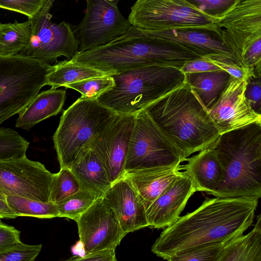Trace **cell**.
Returning <instances> with one entry per match:
<instances>
[{
	"mask_svg": "<svg viewBox=\"0 0 261 261\" xmlns=\"http://www.w3.org/2000/svg\"><path fill=\"white\" fill-rule=\"evenodd\" d=\"M258 199L206 198L195 211L179 217L161 232L151 251L167 260L186 250L227 243L253 222Z\"/></svg>",
	"mask_w": 261,
	"mask_h": 261,
	"instance_id": "6da1fadb",
	"label": "cell"
},
{
	"mask_svg": "<svg viewBox=\"0 0 261 261\" xmlns=\"http://www.w3.org/2000/svg\"><path fill=\"white\" fill-rule=\"evenodd\" d=\"M144 110L177 148L182 161L211 146L220 136L207 110L186 82Z\"/></svg>",
	"mask_w": 261,
	"mask_h": 261,
	"instance_id": "7a4b0ae2",
	"label": "cell"
},
{
	"mask_svg": "<svg viewBox=\"0 0 261 261\" xmlns=\"http://www.w3.org/2000/svg\"><path fill=\"white\" fill-rule=\"evenodd\" d=\"M199 58L180 47L156 41L147 30L132 27L103 46L77 52L69 61L111 75L148 66L180 69L186 63Z\"/></svg>",
	"mask_w": 261,
	"mask_h": 261,
	"instance_id": "3957f363",
	"label": "cell"
},
{
	"mask_svg": "<svg viewBox=\"0 0 261 261\" xmlns=\"http://www.w3.org/2000/svg\"><path fill=\"white\" fill-rule=\"evenodd\" d=\"M224 172L215 197L261 196V123L220 134L211 145Z\"/></svg>",
	"mask_w": 261,
	"mask_h": 261,
	"instance_id": "277c9868",
	"label": "cell"
},
{
	"mask_svg": "<svg viewBox=\"0 0 261 261\" xmlns=\"http://www.w3.org/2000/svg\"><path fill=\"white\" fill-rule=\"evenodd\" d=\"M114 86L97 98L118 114H137L186 83L180 69L148 66L111 75Z\"/></svg>",
	"mask_w": 261,
	"mask_h": 261,
	"instance_id": "5b68a950",
	"label": "cell"
},
{
	"mask_svg": "<svg viewBox=\"0 0 261 261\" xmlns=\"http://www.w3.org/2000/svg\"><path fill=\"white\" fill-rule=\"evenodd\" d=\"M117 113L96 99L79 98L65 110L53 135L60 169L68 168L88 150Z\"/></svg>",
	"mask_w": 261,
	"mask_h": 261,
	"instance_id": "8992f818",
	"label": "cell"
},
{
	"mask_svg": "<svg viewBox=\"0 0 261 261\" xmlns=\"http://www.w3.org/2000/svg\"><path fill=\"white\" fill-rule=\"evenodd\" d=\"M53 65L17 54L0 57V127L22 111L47 85Z\"/></svg>",
	"mask_w": 261,
	"mask_h": 261,
	"instance_id": "52a82bcc",
	"label": "cell"
},
{
	"mask_svg": "<svg viewBox=\"0 0 261 261\" xmlns=\"http://www.w3.org/2000/svg\"><path fill=\"white\" fill-rule=\"evenodd\" d=\"M128 19L137 29L149 30H201L214 32V19L188 0H139Z\"/></svg>",
	"mask_w": 261,
	"mask_h": 261,
	"instance_id": "ba28073f",
	"label": "cell"
},
{
	"mask_svg": "<svg viewBox=\"0 0 261 261\" xmlns=\"http://www.w3.org/2000/svg\"><path fill=\"white\" fill-rule=\"evenodd\" d=\"M183 162L175 146L144 109L136 114L124 164L129 171L179 166Z\"/></svg>",
	"mask_w": 261,
	"mask_h": 261,
	"instance_id": "9c48e42d",
	"label": "cell"
},
{
	"mask_svg": "<svg viewBox=\"0 0 261 261\" xmlns=\"http://www.w3.org/2000/svg\"><path fill=\"white\" fill-rule=\"evenodd\" d=\"M213 23L215 33L232 61L248 72L244 57L251 46L261 40V0H236Z\"/></svg>",
	"mask_w": 261,
	"mask_h": 261,
	"instance_id": "30bf717a",
	"label": "cell"
},
{
	"mask_svg": "<svg viewBox=\"0 0 261 261\" xmlns=\"http://www.w3.org/2000/svg\"><path fill=\"white\" fill-rule=\"evenodd\" d=\"M85 15L74 29L78 52L103 46L132 27L118 7V0H87Z\"/></svg>",
	"mask_w": 261,
	"mask_h": 261,
	"instance_id": "8fae6325",
	"label": "cell"
},
{
	"mask_svg": "<svg viewBox=\"0 0 261 261\" xmlns=\"http://www.w3.org/2000/svg\"><path fill=\"white\" fill-rule=\"evenodd\" d=\"M54 176L43 164L26 155L0 161V191L5 195L49 202Z\"/></svg>",
	"mask_w": 261,
	"mask_h": 261,
	"instance_id": "7c38bea8",
	"label": "cell"
},
{
	"mask_svg": "<svg viewBox=\"0 0 261 261\" xmlns=\"http://www.w3.org/2000/svg\"><path fill=\"white\" fill-rule=\"evenodd\" d=\"M49 12L29 19L32 35L28 47L19 54L50 64L64 56L70 61L78 52L79 45L73 27L63 21L53 23Z\"/></svg>",
	"mask_w": 261,
	"mask_h": 261,
	"instance_id": "4fadbf2b",
	"label": "cell"
},
{
	"mask_svg": "<svg viewBox=\"0 0 261 261\" xmlns=\"http://www.w3.org/2000/svg\"><path fill=\"white\" fill-rule=\"evenodd\" d=\"M136 116L117 113L91 144V148L101 160L112 184L124 175V164Z\"/></svg>",
	"mask_w": 261,
	"mask_h": 261,
	"instance_id": "5bb4252c",
	"label": "cell"
},
{
	"mask_svg": "<svg viewBox=\"0 0 261 261\" xmlns=\"http://www.w3.org/2000/svg\"><path fill=\"white\" fill-rule=\"evenodd\" d=\"M75 221L85 254L116 249L125 236L101 198L97 199Z\"/></svg>",
	"mask_w": 261,
	"mask_h": 261,
	"instance_id": "9a60e30c",
	"label": "cell"
},
{
	"mask_svg": "<svg viewBox=\"0 0 261 261\" xmlns=\"http://www.w3.org/2000/svg\"><path fill=\"white\" fill-rule=\"evenodd\" d=\"M246 79L230 76L217 102L208 111L220 134L255 123H261V115L251 108L245 96Z\"/></svg>",
	"mask_w": 261,
	"mask_h": 261,
	"instance_id": "2e32d148",
	"label": "cell"
},
{
	"mask_svg": "<svg viewBox=\"0 0 261 261\" xmlns=\"http://www.w3.org/2000/svg\"><path fill=\"white\" fill-rule=\"evenodd\" d=\"M101 199L125 235L148 226L146 208L126 177L113 182Z\"/></svg>",
	"mask_w": 261,
	"mask_h": 261,
	"instance_id": "e0dca14e",
	"label": "cell"
},
{
	"mask_svg": "<svg viewBox=\"0 0 261 261\" xmlns=\"http://www.w3.org/2000/svg\"><path fill=\"white\" fill-rule=\"evenodd\" d=\"M196 192L190 176L185 172L146 209L148 226L164 228L174 223L180 217L189 198Z\"/></svg>",
	"mask_w": 261,
	"mask_h": 261,
	"instance_id": "ac0fdd59",
	"label": "cell"
},
{
	"mask_svg": "<svg viewBox=\"0 0 261 261\" xmlns=\"http://www.w3.org/2000/svg\"><path fill=\"white\" fill-rule=\"evenodd\" d=\"M147 31L156 41L177 46L200 58L216 54L232 60L229 51L214 32L192 30Z\"/></svg>",
	"mask_w": 261,
	"mask_h": 261,
	"instance_id": "d6986e66",
	"label": "cell"
},
{
	"mask_svg": "<svg viewBox=\"0 0 261 261\" xmlns=\"http://www.w3.org/2000/svg\"><path fill=\"white\" fill-rule=\"evenodd\" d=\"M179 166L127 172L123 177L130 182L146 210L181 173Z\"/></svg>",
	"mask_w": 261,
	"mask_h": 261,
	"instance_id": "ffe728a7",
	"label": "cell"
},
{
	"mask_svg": "<svg viewBox=\"0 0 261 261\" xmlns=\"http://www.w3.org/2000/svg\"><path fill=\"white\" fill-rule=\"evenodd\" d=\"M185 161L187 163L182 169L192 180L196 192H212L223 183L224 170L212 146Z\"/></svg>",
	"mask_w": 261,
	"mask_h": 261,
	"instance_id": "44dd1931",
	"label": "cell"
},
{
	"mask_svg": "<svg viewBox=\"0 0 261 261\" xmlns=\"http://www.w3.org/2000/svg\"><path fill=\"white\" fill-rule=\"evenodd\" d=\"M81 190L97 199L102 198L112 186L103 164L91 148L86 151L70 168Z\"/></svg>",
	"mask_w": 261,
	"mask_h": 261,
	"instance_id": "7402d4cb",
	"label": "cell"
},
{
	"mask_svg": "<svg viewBox=\"0 0 261 261\" xmlns=\"http://www.w3.org/2000/svg\"><path fill=\"white\" fill-rule=\"evenodd\" d=\"M66 96L65 90L53 88L38 93L18 114L15 126L29 130L39 122L57 115L62 109Z\"/></svg>",
	"mask_w": 261,
	"mask_h": 261,
	"instance_id": "603a6c76",
	"label": "cell"
},
{
	"mask_svg": "<svg viewBox=\"0 0 261 261\" xmlns=\"http://www.w3.org/2000/svg\"><path fill=\"white\" fill-rule=\"evenodd\" d=\"M214 261H261V215L252 230L227 242Z\"/></svg>",
	"mask_w": 261,
	"mask_h": 261,
	"instance_id": "cb8c5ba5",
	"label": "cell"
},
{
	"mask_svg": "<svg viewBox=\"0 0 261 261\" xmlns=\"http://www.w3.org/2000/svg\"><path fill=\"white\" fill-rule=\"evenodd\" d=\"M185 75L186 82L207 111L217 102L230 77V75L223 70Z\"/></svg>",
	"mask_w": 261,
	"mask_h": 261,
	"instance_id": "d4e9b609",
	"label": "cell"
},
{
	"mask_svg": "<svg viewBox=\"0 0 261 261\" xmlns=\"http://www.w3.org/2000/svg\"><path fill=\"white\" fill-rule=\"evenodd\" d=\"M32 35L30 20L23 22H0V57L12 56L24 51L29 45Z\"/></svg>",
	"mask_w": 261,
	"mask_h": 261,
	"instance_id": "484cf974",
	"label": "cell"
},
{
	"mask_svg": "<svg viewBox=\"0 0 261 261\" xmlns=\"http://www.w3.org/2000/svg\"><path fill=\"white\" fill-rule=\"evenodd\" d=\"M110 75L96 69L64 60L53 65L47 75V85L57 89L84 80Z\"/></svg>",
	"mask_w": 261,
	"mask_h": 261,
	"instance_id": "4316f807",
	"label": "cell"
},
{
	"mask_svg": "<svg viewBox=\"0 0 261 261\" xmlns=\"http://www.w3.org/2000/svg\"><path fill=\"white\" fill-rule=\"evenodd\" d=\"M6 201L17 217L41 219L59 217L57 205L51 202H43L13 195H6Z\"/></svg>",
	"mask_w": 261,
	"mask_h": 261,
	"instance_id": "83f0119b",
	"label": "cell"
},
{
	"mask_svg": "<svg viewBox=\"0 0 261 261\" xmlns=\"http://www.w3.org/2000/svg\"><path fill=\"white\" fill-rule=\"evenodd\" d=\"M29 144V142L14 129L0 127V161L25 155Z\"/></svg>",
	"mask_w": 261,
	"mask_h": 261,
	"instance_id": "f1b7e54d",
	"label": "cell"
},
{
	"mask_svg": "<svg viewBox=\"0 0 261 261\" xmlns=\"http://www.w3.org/2000/svg\"><path fill=\"white\" fill-rule=\"evenodd\" d=\"M97 198L82 190L56 204L59 217H65L75 221L87 210Z\"/></svg>",
	"mask_w": 261,
	"mask_h": 261,
	"instance_id": "f546056e",
	"label": "cell"
},
{
	"mask_svg": "<svg viewBox=\"0 0 261 261\" xmlns=\"http://www.w3.org/2000/svg\"><path fill=\"white\" fill-rule=\"evenodd\" d=\"M80 190L79 184L70 169H60L59 172L54 173L50 202L57 204Z\"/></svg>",
	"mask_w": 261,
	"mask_h": 261,
	"instance_id": "4dcf8cb0",
	"label": "cell"
},
{
	"mask_svg": "<svg viewBox=\"0 0 261 261\" xmlns=\"http://www.w3.org/2000/svg\"><path fill=\"white\" fill-rule=\"evenodd\" d=\"M53 0H0V8L20 13L36 19L42 14L49 12Z\"/></svg>",
	"mask_w": 261,
	"mask_h": 261,
	"instance_id": "1f68e13d",
	"label": "cell"
},
{
	"mask_svg": "<svg viewBox=\"0 0 261 261\" xmlns=\"http://www.w3.org/2000/svg\"><path fill=\"white\" fill-rule=\"evenodd\" d=\"M114 84L112 76L108 75L84 80L68 84L65 87L79 92L82 98L96 99L102 93L112 88Z\"/></svg>",
	"mask_w": 261,
	"mask_h": 261,
	"instance_id": "d6a6232c",
	"label": "cell"
},
{
	"mask_svg": "<svg viewBox=\"0 0 261 261\" xmlns=\"http://www.w3.org/2000/svg\"><path fill=\"white\" fill-rule=\"evenodd\" d=\"M227 243L186 250L174 254L167 260L214 261Z\"/></svg>",
	"mask_w": 261,
	"mask_h": 261,
	"instance_id": "836d02e7",
	"label": "cell"
},
{
	"mask_svg": "<svg viewBox=\"0 0 261 261\" xmlns=\"http://www.w3.org/2000/svg\"><path fill=\"white\" fill-rule=\"evenodd\" d=\"M42 245L20 242L0 251V261H34L41 251Z\"/></svg>",
	"mask_w": 261,
	"mask_h": 261,
	"instance_id": "e575fe53",
	"label": "cell"
},
{
	"mask_svg": "<svg viewBox=\"0 0 261 261\" xmlns=\"http://www.w3.org/2000/svg\"><path fill=\"white\" fill-rule=\"evenodd\" d=\"M202 58L225 71L234 79L247 80L251 76L248 72L235 63L230 58L216 54L206 55Z\"/></svg>",
	"mask_w": 261,
	"mask_h": 261,
	"instance_id": "d590c367",
	"label": "cell"
},
{
	"mask_svg": "<svg viewBox=\"0 0 261 261\" xmlns=\"http://www.w3.org/2000/svg\"><path fill=\"white\" fill-rule=\"evenodd\" d=\"M236 0H188L199 11L214 19L225 11Z\"/></svg>",
	"mask_w": 261,
	"mask_h": 261,
	"instance_id": "8d00e7d4",
	"label": "cell"
},
{
	"mask_svg": "<svg viewBox=\"0 0 261 261\" xmlns=\"http://www.w3.org/2000/svg\"><path fill=\"white\" fill-rule=\"evenodd\" d=\"M247 82L245 98L252 110L261 115V76H251Z\"/></svg>",
	"mask_w": 261,
	"mask_h": 261,
	"instance_id": "74e56055",
	"label": "cell"
},
{
	"mask_svg": "<svg viewBox=\"0 0 261 261\" xmlns=\"http://www.w3.org/2000/svg\"><path fill=\"white\" fill-rule=\"evenodd\" d=\"M20 242L19 230L14 226L0 222V251Z\"/></svg>",
	"mask_w": 261,
	"mask_h": 261,
	"instance_id": "f35d334b",
	"label": "cell"
},
{
	"mask_svg": "<svg viewBox=\"0 0 261 261\" xmlns=\"http://www.w3.org/2000/svg\"><path fill=\"white\" fill-rule=\"evenodd\" d=\"M218 67L202 57L186 63L180 69L185 74L220 70Z\"/></svg>",
	"mask_w": 261,
	"mask_h": 261,
	"instance_id": "ab89813d",
	"label": "cell"
},
{
	"mask_svg": "<svg viewBox=\"0 0 261 261\" xmlns=\"http://www.w3.org/2000/svg\"><path fill=\"white\" fill-rule=\"evenodd\" d=\"M66 261H118L115 249L103 250L84 256L70 258Z\"/></svg>",
	"mask_w": 261,
	"mask_h": 261,
	"instance_id": "60d3db41",
	"label": "cell"
},
{
	"mask_svg": "<svg viewBox=\"0 0 261 261\" xmlns=\"http://www.w3.org/2000/svg\"><path fill=\"white\" fill-rule=\"evenodd\" d=\"M17 216L11 209L6 201L0 199V219H14Z\"/></svg>",
	"mask_w": 261,
	"mask_h": 261,
	"instance_id": "b9f144b4",
	"label": "cell"
},
{
	"mask_svg": "<svg viewBox=\"0 0 261 261\" xmlns=\"http://www.w3.org/2000/svg\"><path fill=\"white\" fill-rule=\"evenodd\" d=\"M0 199L6 200V195L0 191Z\"/></svg>",
	"mask_w": 261,
	"mask_h": 261,
	"instance_id": "7bdbcfd3",
	"label": "cell"
}]
</instances>
